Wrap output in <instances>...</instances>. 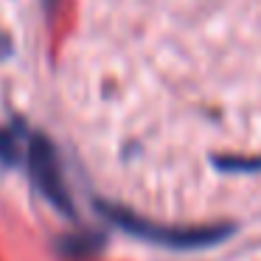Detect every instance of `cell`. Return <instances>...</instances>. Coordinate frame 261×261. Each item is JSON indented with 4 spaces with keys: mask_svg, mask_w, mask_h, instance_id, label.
Here are the masks:
<instances>
[{
    "mask_svg": "<svg viewBox=\"0 0 261 261\" xmlns=\"http://www.w3.org/2000/svg\"><path fill=\"white\" fill-rule=\"evenodd\" d=\"M96 208L107 216L113 225H118L124 233L143 242L160 244V247L171 250H205L216 247V244L227 242L236 233L233 222H216V225H160V222L143 219V216L132 214L129 208L121 205H110L104 199H96Z\"/></svg>",
    "mask_w": 261,
    "mask_h": 261,
    "instance_id": "obj_1",
    "label": "cell"
},
{
    "mask_svg": "<svg viewBox=\"0 0 261 261\" xmlns=\"http://www.w3.org/2000/svg\"><path fill=\"white\" fill-rule=\"evenodd\" d=\"M20 158L25 160L29 177L34 180V186L40 188L42 197L57 211H62L65 216H73V199L68 194V186H65V177H62V166H59L57 149L51 146V141L45 135H40V132H25Z\"/></svg>",
    "mask_w": 261,
    "mask_h": 261,
    "instance_id": "obj_2",
    "label": "cell"
},
{
    "mask_svg": "<svg viewBox=\"0 0 261 261\" xmlns=\"http://www.w3.org/2000/svg\"><path fill=\"white\" fill-rule=\"evenodd\" d=\"M214 166L227 174H255L261 171V154L255 158H239V154H216Z\"/></svg>",
    "mask_w": 261,
    "mask_h": 261,
    "instance_id": "obj_3",
    "label": "cell"
}]
</instances>
